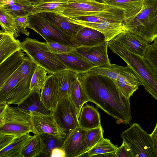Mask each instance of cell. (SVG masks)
Listing matches in <instances>:
<instances>
[{
  "mask_svg": "<svg viewBox=\"0 0 157 157\" xmlns=\"http://www.w3.org/2000/svg\"><path fill=\"white\" fill-rule=\"evenodd\" d=\"M54 53L67 67L68 69L79 75L87 72L96 67L95 65L75 52V50L66 53Z\"/></svg>",
  "mask_w": 157,
  "mask_h": 157,
  "instance_id": "15",
  "label": "cell"
},
{
  "mask_svg": "<svg viewBox=\"0 0 157 157\" xmlns=\"http://www.w3.org/2000/svg\"><path fill=\"white\" fill-rule=\"evenodd\" d=\"M67 17L68 21L73 23L90 28L101 33L104 35L107 42L112 40L118 35L128 31L124 22L93 23Z\"/></svg>",
  "mask_w": 157,
  "mask_h": 157,
  "instance_id": "11",
  "label": "cell"
},
{
  "mask_svg": "<svg viewBox=\"0 0 157 157\" xmlns=\"http://www.w3.org/2000/svg\"><path fill=\"white\" fill-rule=\"evenodd\" d=\"M17 106L21 110L30 115L50 116L52 114V111L47 108L42 101L40 91H32Z\"/></svg>",
  "mask_w": 157,
  "mask_h": 157,
  "instance_id": "18",
  "label": "cell"
},
{
  "mask_svg": "<svg viewBox=\"0 0 157 157\" xmlns=\"http://www.w3.org/2000/svg\"><path fill=\"white\" fill-rule=\"evenodd\" d=\"M28 1L29 2L33 3H34L37 4L39 2L41 1V0H23Z\"/></svg>",
  "mask_w": 157,
  "mask_h": 157,
  "instance_id": "48",
  "label": "cell"
},
{
  "mask_svg": "<svg viewBox=\"0 0 157 157\" xmlns=\"http://www.w3.org/2000/svg\"><path fill=\"white\" fill-rule=\"evenodd\" d=\"M25 55L21 50H18L0 63V87L19 67Z\"/></svg>",
  "mask_w": 157,
  "mask_h": 157,
  "instance_id": "21",
  "label": "cell"
},
{
  "mask_svg": "<svg viewBox=\"0 0 157 157\" xmlns=\"http://www.w3.org/2000/svg\"><path fill=\"white\" fill-rule=\"evenodd\" d=\"M57 79L54 74L48 75L43 87L41 90V98L43 103L49 109L53 110L58 101Z\"/></svg>",
  "mask_w": 157,
  "mask_h": 157,
  "instance_id": "20",
  "label": "cell"
},
{
  "mask_svg": "<svg viewBox=\"0 0 157 157\" xmlns=\"http://www.w3.org/2000/svg\"><path fill=\"white\" fill-rule=\"evenodd\" d=\"M25 78L22 76L19 68L0 87V98L5 95L12 90L20 81Z\"/></svg>",
  "mask_w": 157,
  "mask_h": 157,
  "instance_id": "38",
  "label": "cell"
},
{
  "mask_svg": "<svg viewBox=\"0 0 157 157\" xmlns=\"http://www.w3.org/2000/svg\"><path fill=\"white\" fill-rule=\"evenodd\" d=\"M39 135L41 144V153L39 156L50 157L52 150L56 147H61L64 140L47 133Z\"/></svg>",
  "mask_w": 157,
  "mask_h": 157,
  "instance_id": "31",
  "label": "cell"
},
{
  "mask_svg": "<svg viewBox=\"0 0 157 157\" xmlns=\"http://www.w3.org/2000/svg\"><path fill=\"white\" fill-rule=\"evenodd\" d=\"M112 51L121 58L136 73L145 90L157 100V71L145 57L128 51L116 41L107 42Z\"/></svg>",
  "mask_w": 157,
  "mask_h": 157,
  "instance_id": "2",
  "label": "cell"
},
{
  "mask_svg": "<svg viewBox=\"0 0 157 157\" xmlns=\"http://www.w3.org/2000/svg\"><path fill=\"white\" fill-rule=\"evenodd\" d=\"M69 96L76 108L79 117L82 107L85 103L89 101L82 87L79 76L75 80Z\"/></svg>",
  "mask_w": 157,
  "mask_h": 157,
  "instance_id": "30",
  "label": "cell"
},
{
  "mask_svg": "<svg viewBox=\"0 0 157 157\" xmlns=\"http://www.w3.org/2000/svg\"><path fill=\"white\" fill-rule=\"evenodd\" d=\"M36 14L47 20L73 37H75L79 31L84 27L71 22L67 17L58 13L47 12Z\"/></svg>",
  "mask_w": 157,
  "mask_h": 157,
  "instance_id": "19",
  "label": "cell"
},
{
  "mask_svg": "<svg viewBox=\"0 0 157 157\" xmlns=\"http://www.w3.org/2000/svg\"><path fill=\"white\" fill-rule=\"evenodd\" d=\"M150 135L153 148L157 153V121L154 128Z\"/></svg>",
  "mask_w": 157,
  "mask_h": 157,
  "instance_id": "46",
  "label": "cell"
},
{
  "mask_svg": "<svg viewBox=\"0 0 157 157\" xmlns=\"http://www.w3.org/2000/svg\"><path fill=\"white\" fill-rule=\"evenodd\" d=\"M54 74L58 84V101L64 97L69 95L73 85L79 74L69 69H66Z\"/></svg>",
  "mask_w": 157,
  "mask_h": 157,
  "instance_id": "24",
  "label": "cell"
},
{
  "mask_svg": "<svg viewBox=\"0 0 157 157\" xmlns=\"http://www.w3.org/2000/svg\"><path fill=\"white\" fill-rule=\"evenodd\" d=\"M32 136L29 134L17 138L11 144L0 150V157H21L22 150Z\"/></svg>",
  "mask_w": 157,
  "mask_h": 157,
  "instance_id": "29",
  "label": "cell"
},
{
  "mask_svg": "<svg viewBox=\"0 0 157 157\" xmlns=\"http://www.w3.org/2000/svg\"><path fill=\"white\" fill-rule=\"evenodd\" d=\"M19 50H22L21 42L14 36L1 30L0 63Z\"/></svg>",
  "mask_w": 157,
  "mask_h": 157,
  "instance_id": "23",
  "label": "cell"
},
{
  "mask_svg": "<svg viewBox=\"0 0 157 157\" xmlns=\"http://www.w3.org/2000/svg\"><path fill=\"white\" fill-rule=\"evenodd\" d=\"M145 0H104L102 2L117 6L124 11L125 22L138 14Z\"/></svg>",
  "mask_w": 157,
  "mask_h": 157,
  "instance_id": "26",
  "label": "cell"
},
{
  "mask_svg": "<svg viewBox=\"0 0 157 157\" xmlns=\"http://www.w3.org/2000/svg\"><path fill=\"white\" fill-rule=\"evenodd\" d=\"M34 71L22 79L12 90L0 98V102L17 105L21 103L32 92L30 86Z\"/></svg>",
  "mask_w": 157,
  "mask_h": 157,
  "instance_id": "17",
  "label": "cell"
},
{
  "mask_svg": "<svg viewBox=\"0 0 157 157\" xmlns=\"http://www.w3.org/2000/svg\"><path fill=\"white\" fill-rule=\"evenodd\" d=\"M62 14L71 18L100 17L112 22H125L123 9L95 0H69Z\"/></svg>",
  "mask_w": 157,
  "mask_h": 157,
  "instance_id": "3",
  "label": "cell"
},
{
  "mask_svg": "<svg viewBox=\"0 0 157 157\" xmlns=\"http://www.w3.org/2000/svg\"><path fill=\"white\" fill-rule=\"evenodd\" d=\"M80 75L79 79L89 101L119 123H129L132 119L130 99L123 94L114 80L89 72Z\"/></svg>",
  "mask_w": 157,
  "mask_h": 157,
  "instance_id": "1",
  "label": "cell"
},
{
  "mask_svg": "<svg viewBox=\"0 0 157 157\" xmlns=\"http://www.w3.org/2000/svg\"><path fill=\"white\" fill-rule=\"evenodd\" d=\"M32 132L34 134L47 133L64 139L67 135L50 116L31 114L29 118Z\"/></svg>",
  "mask_w": 157,
  "mask_h": 157,
  "instance_id": "10",
  "label": "cell"
},
{
  "mask_svg": "<svg viewBox=\"0 0 157 157\" xmlns=\"http://www.w3.org/2000/svg\"><path fill=\"white\" fill-rule=\"evenodd\" d=\"M152 44L157 49V38L155 39Z\"/></svg>",
  "mask_w": 157,
  "mask_h": 157,
  "instance_id": "49",
  "label": "cell"
},
{
  "mask_svg": "<svg viewBox=\"0 0 157 157\" xmlns=\"http://www.w3.org/2000/svg\"><path fill=\"white\" fill-rule=\"evenodd\" d=\"M86 130L78 127L66 136L61 147L66 157H80L84 153L83 142Z\"/></svg>",
  "mask_w": 157,
  "mask_h": 157,
  "instance_id": "13",
  "label": "cell"
},
{
  "mask_svg": "<svg viewBox=\"0 0 157 157\" xmlns=\"http://www.w3.org/2000/svg\"><path fill=\"white\" fill-rule=\"evenodd\" d=\"M75 38L80 46H93L106 41L102 33L87 27H84L80 30Z\"/></svg>",
  "mask_w": 157,
  "mask_h": 157,
  "instance_id": "25",
  "label": "cell"
},
{
  "mask_svg": "<svg viewBox=\"0 0 157 157\" xmlns=\"http://www.w3.org/2000/svg\"><path fill=\"white\" fill-rule=\"evenodd\" d=\"M50 157H66L64 151L61 147H56L51 151Z\"/></svg>",
  "mask_w": 157,
  "mask_h": 157,
  "instance_id": "45",
  "label": "cell"
},
{
  "mask_svg": "<svg viewBox=\"0 0 157 157\" xmlns=\"http://www.w3.org/2000/svg\"><path fill=\"white\" fill-rule=\"evenodd\" d=\"M79 118V126L85 130L97 128L101 125L99 112L93 105L86 104L83 106Z\"/></svg>",
  "mask_w": 157,
  "mask_h": 157,
  "instance_id": "22",
  "label": "cell"
},
{
  "mask_svg": "<svg viewBox=\"0 0 157 157\" xmlns=\"http://www.w3.org/2000/svg\"><path fill=\"white\" fill-rule=\"evenodd\" d=\"M107 42L93 46H81L75 51L85 57L96 67L110 64L107 54Z\"/></svg>",
  "mask_w": 157,
  "mask_h": 157,
  "instance_id": "12",
  "label": "cell"
},
{
  "mask_svg": "<svg viewBox=\"0 0 157 157\" xmlns=\"http://www.w3.org/2000/svg\"><path fill=\"white\" fill-rule=\"evenodd\" d=\"M41 153V144L39 135L32 136L24 147L21 153V157L39 156Z\"/></svg>",
  "mask_w": 157,
  "mask_h": 157,
  "instance_id": "35",
  "label": "cell"
},
{
  "mask_svg": "<svg viewBox=\"0 0 157 157\" xmlns=\"http://www.w3.org/2000/svg\"><path fill=\"white\" fill-rule=\"evenodd\" d=\"M49 50L54 53H64L74 51L76 48L55 42H46Z\"/></svg>",
  "mask_w": 157,
  "mask_h": 157,
  "instance_id": "40",
  "label": "cell"
},
{
  "mask_svg": "<svg viewBox=\"0 0 157 157\" xmlns=\"http://www.w3.org/2000/svg\"><path fill=\"white\" fill-rule=\"evenodd\" d=\"M48 72L44 68L37 66L32 76L30 88L32 91H40L48 78Z\"/></svg>",
  "mask_w": 157,
  "mask_h": 157,
  "instance_id": "34",
  "label": "cell"
},
{
  "mask_svg": "<svg viewBox=\"0 0 157 157\" xmlns=\"http://www.w3.org/2000/svg\"><path fill=\"white\" fill-rule=\"evenodd\" d=\"M56 121L67 135L79 127V117L74 105L69 95L60 99L52 110Z\"/></svg>",
  "mask_w": 157,
  "mask_h": 157,
  "instance_id": "9",
  "label": "cell"
},
{
  "mask_svg": "<svg viewBox=\"0 0 157 157\" xmlns=\"http://www.w3.org/2000/svg\"><path fill=\"white\" fill-rule=\"evenodd\" d=\"M9 105L0 117V134H10L19 138L32 132L29 119L30 115L17 106Z\"/></svg>",
  "mask_w": 157,
  "mask_h": 157,
  "instance_id": "8",
  "label": "cell"
},
{
  "mask_svg": "<svg viewBox=\"0 0 157 157\" xmlns=\"http://www.w3.org/2000/svg\"><path fill=\"white\" fill-rule=\"evenodd\" d=\"M95 0L97 2H102L104 0Z\"/></svg>",
  "mask_w": 157,
  "mask_h": 157,
  "instance_id": "50",
  "label": "cell"
},
{
  "mask_svg": "<svg viewBox=\"0 0 157 157\" xmlns=\"http://www.w3.org/2000/svg\"><path fill=\"white\" fill-rule=\"evenodd\" d=\"M27 28L38 33L47 43L55 42L77 48L80 47L75 37L37 14L28 16Z\"/></svg>",
  "mask_w": 157,
  "mask_h": 157,
  "instance_id": "7",
  "label": "cell"
},
{
  "mask_svg": "<svg viewBox=\"0 0 157 157\" xmlns=\"http://www.w3.org/2000/svg\"><path fill=\"white\" fill-rule=\"evenodd\" d=\"M0 23L2 31L16 38L20 36L15 27L14 17L0 8Z\"/></svg>",
  "mask_w": 157,
  "mask_h": 157,
  "instance_id": "33",
  "label": "cell"
},
{
  "mask_svg": "<svg viewBox=\"0 0 157 157\" xmlns=\"http://www.w3.org/2000/svg\"><path fill=\"white\" fill-rule=\"evenodd\" d=\"M128 31L149 44L157 38V0H145L139 13L125 22Z\"/></svg>",
  "mask_w": 157,
  "mask_h": 157,
  "instance_id": "4",
  "label": "cell"
},
{
  "mask_svg": "<svg viewBox=\"0 0 157 157\" xmlns=\"http://www.w3.org/2000/svg\"><path fill=\"white\" fill-rule=\"evenodd\" d=\"M117 146L113 144L109 139L103 138L96 145L80 157H115Z\"/></svg>",
  "mask_w": 157,
  "mask_h": 157,
  "instance_id": "27",
  "label": "cell"
},
{
  "mask_svg": "<svg viewBox=\"0 0 157 157\" xmlns=\"http://www.w3.org/2000/svg\"><path fill=\"white\" fill-rule=\"evenodd\" d=\"M123 67L110 63L107 65L95 67L88 72L105 76L115 80L120 75Z\"/></svg>",
  "mask_w": 157,
  "mask_h": 157,
  "instance_id": "36",
  "label": "cell"
},
{
  "mask_svg": "<svg viewBox=\"0 0 157 157\" xmlns=\"http://www.w3.org/2000/svg\"><path fill=\"white\" fill-rule=\"evenodd\" d=\"M35 4H17L12 6L0 7L4 10L7 13L14 17L27 16L32 12Z\"/></svg>",
  "mask_w": 157,
  "mask_h": 157,
  "instance_id": "37",
  "label": "cell"
},
{
  "mask_svg": "<svg viewBox=\"0 0 157 157\" xmlns=\"http://www.w3.org/2000/svg\"><path fill=\"white\" fill-rule=\"evenodd\" d=\"M103 132L101 125L98 128L86 130L83 142L84 154L90 150L103 138Z\"/></svg>",
  "mask_w": 157,
  "mask_h": 157,
  "instance_id": "32",
  "label": "cell"
},
{
  "mask_svg": "<svg viewBox=\"0 0 157 157\" xmlns=\"http://www.w3.org/2000/svg\"><path fill=\"white\" fill-rule=\"evenodd\" d=\"M69 0H41L34 7L29 16L47 12L57 13L62 14Z\"/></svg>",
  "mask_w": 157,
  "mask_h": 157,
  "instance_id": "28",
  "label": "cell"
},
{
  "mask_svg": "<svg viewBox=\"0 0 157 157\" xmlns=\"http://www.w3.org/2000/svg\"><path fill=\"white\" fill-rule=\"evenodd\" d=\"M130 52L144 57L149 44L139 36L127 31L116 36L113 39Z\"/></svg>",
  "mask_w": 157,
  "mask_h": 157,
  "instance_id": "16",
  "label": "cell"
},
{
  "mask_svg": "<svg viewBox=\"0 0 157 157\" xmlns=\"http://www.w3.org/2000/svg\"><path fill=\"white\" fill-rule=\"evenodd\" d=\"M114 81L121 93L129 99L142 85L138 76L128 65L123 66L120 75Z\"/></svg>",
  "mask_w": 157,
  "mask_h": 157,
  "instance_id": "14",
  "label": "cell"
},
{
  "mask_svg": "<svg viewBox=\"0 0 157 157\" xmlns=\"http://www.w3.org/2000/svg\"><path fill=\"white\" fill-rule=\"evenodd\" d=\"M17 137L10 134H0V150L8 146Z\"/></svg>",
  "mask_w": 157,
  "mask_h": 157,
  "instance_id": "43",
  "label": "cell"
},
{
  "mask_svg": "<svg viewBox=\"0 0 157 157\" xmlns=\"http://www.w3.org/2000/svg\"><path fill=\"white\" fill-rule=\"evenodd\" d=\"M14 20L16 30L19 33L28 36L30 33L26 29L29 25L28 16L17 17L14 18Z\"/></svg>",
  "mask_w": 157,
  "mask_h": 157,
  "instance_id": "39",
  "label": "cell"
},
{
  "mask_svg": "<svg viewBox=\"0 0 157 157\" xmlns=\"http://www.w3.org/2000/svg\"><path fill=\"white\" fill-rule=\"evenodd\" d=\"M8 105L5 103L0 102V117L4 113Z\"/></svg>",
  "mask_w": 157,
  "mask_h": 157,
  "instance_id": "47",
  "label": "cell"
},
{
  "mask_svg": "<svg viewBox=\"0 0 157 157\" xmlns=\"http://www.w3.org/2000/svg\"><path fill=\"white\" fill-rule=\"evenodd\" d=\"M32 3H33L23 0H0V7L5 6H12L17 4Z\"/></svg>",
  "mask_w": 157,
  "mask_h": 157,
  "instance_id": "44",
  "label": "cell"
},
{
  "mask_svg": "<svg viewBox=\"0 0 157 157\" xmlns=\"http://www.w3.org/2000/svg\"><path fill=\"white\" fill-rule=\"evenodd\" d=\"M144 57L157 71V49L152 44L148 46Z\"/></svg>",
  "mask_w": 157,
  "mask_h": 157,
  "instance_id": "41",
  "label": "cell"
},
{
  "mask_svg": "<svg viewBox=\"0 0 157 157\" xmlns=\"http://www.w3.org/2000/svg\"><path fill=\"white\" fill-rule=\"evenodd\" d=\"M121 136L130 148L133 157H157L150 134L139 124L133 123Z\"/></svg>",
  "mask_w": 157,
  "mask_h": 157,
  "instance_id": "6",
  "label": "cell"
},
{
  "mask_svg": "<svg viewBox=\"0 0 157 157\" xmlns=\"http://www.w3.org/2000/svg\"><path fill=\"white\" fill-rule=\"evenodd\" d=\"M115 157H133L128 146L123 141L120 147L115 151Z\"/></svg>",
  "mask_w": 157,
  "mask_h": 157,
  "instance_id": "42",
  "label": "cell"
},
{
  "mask_svg": "<svg viewBox=\"0 0 157 157\" xmlns=\"http://www.w3.org/2000/svg\"><path fill=\"white\" fill-rule=\"evenodd\" d=\"M22 50L37 65L50 74L68 69L67 67L49 49L46 42L27 37L21 42Z\"/></svg>",
  "mask_w": 157,
  "mask_h": 157,
  "instance_id": "5",
  "label": "cell"
}]
</instances>
